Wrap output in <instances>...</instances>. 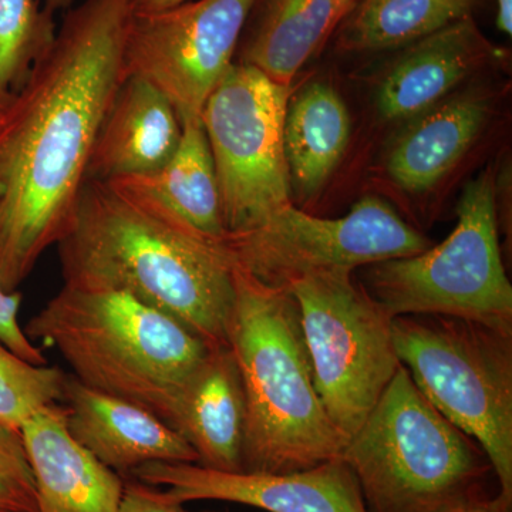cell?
Segmentation results:
<instances>
[{"label": "cell", "mask_w": 512, "mask_h": 512, "mask_svg": "<svg viewBox=\"0 0 512 512\" xmlns=\"http://www.w3.org/2000/svg\"><path fill=\"white\" fill-rule=\"evenodd\" d=\"M39 512H119L124 481L70 436L66 407L52 403L20 429Z\"/></svg>", "instance_id": "cell-15"}, {"label": "cell", "mask_w": 512, "mask_h": 512, "mask_svg": "<svg viewBox=\"0 0 512 512\" xmlns=\"http://www.w3.org/2000/svg\"><path fill=\"white\" fill-rule=\"evenodd\" d=\"M119 512H187L184 505L173 500L165 491L141 481H124Z\"/></svg>", "instance_id": "cell-27"}, {"label": "cell", "mask_w": 512, "mask_h": 512, "mask_svg": "<svg viewBox=\"0 0 512 512\" xmlns=\"http://www.w3.org/2000/svg\"><path fill=\"white\" fill-rule=\"evenodd\" d=\"M288 289L301 313L320 402L349 440L402 366L394 318L353 281L352 272L306 276Z\"/></svg>", "instance_id": "cell-8"}, {"label": "cell", "mask_w": 512, "mask_h": 512, "mask_svg": "<svg viewBox=\"0 0 512 512\" xmlns=\"http://www.w3.org/2000/svg\"><path fill=\"white\" fill-rule=\"evenodd\" d=\"M484 97L466 94L421 116L396 141L387 173L404 191L431 190L466 154L487 123Z\"/></svg>", "instance_id": "cell-20"}, {"label": "cell", "mask_w": 512, "mask_h": 512, "mask_svg": "<svg viewBox=\"0 0 512 512\" xmlns=\"http://www.w3.org/2000/svg\"><path fill=\"white\" fill-rule=\"evenodd\" d=\"M131 477L178 503L227 501L268 512H367L352 468L343 458L292 473L218 471L190 463H148Z\"/></svg>", "instance_id": "cell-12"}, {"label": "cell", "mask_w": 512, "mask_h": 512, "mask_svg": "<svg viewBox=\"0 0 512 512\" xmlns=\"http://www.w3.org/2000/svg\"><path fill=\"white\" fill-rule=\"evenodd\" d=\"M183 123L154 84L127 74L94 143L87 180L111 181L157 173L173 158Z\"/></svg>", "instance_id": "cell-14"}, {"label": "cell", "mask_w": 512, "mask_h": 512, "mask_svg": "<svg viewBox=\"0 0 512 512\" xmlns=\"http://www.w3.org/2000/svg\"><path fill=\"white\" fill-rule=\"evenodd\" d=\"M453 512H512L510 510H505L504 507H501L500 504L497 503V500L494 498H490V500L480 501V503H474L470 505H466V507L458 508V510Z\"/></svg>", "instance_id": "cell-30"}, {"label": "cell", "mask_w": 512, "mask_h": 512, "mask_svg": "<svg viewBox=\"0 0 512 512\" xmlns=\"http://www.w3.org/2000/svg\"><path fill=\"white\" fill-rule=\"evenodd\" d=\"M258 18L241 47L238 63L249 64L281 84L325 45L348 16L353 0H258Z\"/></svg>", "instance_id": "cell-19"}, {"label": "cell", "mask_w": 512, "mask_h": 512, "mask_svg": "<svg viewBox=\"0 0 512 512\" xmlns=\"http://www.w3.org/2000/svg\"><path fill=\"white\" fill-rule=\"evenodd\" d=\"M66 373L57 366H37L0 342V426L20 431L43 407L63 400Z\"/></svg>", "instance_id": "cell-24"}, {"label": "cell", "mask_w": 512, "mask_h": 512, "mask_svg": "<svg viewBox=\"0 0 512 512\" xmlns=\"http://www.w3.org/2000/svg\"><path fill=\"white\" fill-rule=\"evenodd\" d=\"M232 266L227 339L247 404L242 471L292 473L342 458L349 440L316 392L298 303Z\"/></svg>", "instance_id": "cell-3"}, {"label": "cell", "mask_w": 512, "mask_h": 512, "mask_svg": "<svg viewBox=\"0 0 512 512\" xmlns=\"http://www.w3.org/2000/svg\"><path fill=\"white\" fill-rule=\"evenodd\" d=\"M64 285L117 289L228 346L234 266L220 244L184 231L119 185L86 180L56 244Z\"/></svg>", "instance_id": "cell-2"}, {"label": "cell", "mask_w": 512, "mask_h": 512, "mask_svg": "<svg viewBox=\"0 0 512 512\" xmlns=\"http://www.w3.org/2000/svg\"><path fill=\"white\" fill-rule=\"evenodd\" d=\"M497 28L504 35H512V0H497Z\"/></svg>", "instance_id": "cell-29"}, {"label": "cell", "mask_w": 512, "mask_h": 512, "mask_svg": "<svg viewBox=\"0 0 512 512\" xmlns=\"http://www.w3.org/2000/svg\"><path fill=\"white\" fill-rule=\"evenodd\" d=\"M291 86L232 63L201 111L228 235L251 231L291 202L284 121Z\"/></svg>", "instance_id": "cell-9"}, {"label": "cell", "mask_w": 512, "mask_h": 512, "mask_svg": "<svg viewBox=\"0 0 512 512\" xmlns=\"http://www.w3.org/2000/svg\"><path fill=\"white\" fill-rule=\"evenodd\" d=\"M256 0H197L133 13L127 74L143 77L173 103L181 123L201 119L205 101L232 66Z\"/></svg>", "instance_id": "cell-11"}, {"label": "cell", "mask_w": 512, "mask_h": 512, "mask_svg": "<svg viewBox=\"0 0 512 512\" xmlns=\"http://www.w3.org/2000/svg\"><path fill=\"white\" fill-rule=\"evenodd\" d=\"M0 512H39L35 476L20 431L0 426Z\"/></svg>", "instance_id": "cell-25"}, {"label": "cell", "mask_w": 512, "mask_h": 512, "mask_svg": "<svg viewBox=\"0 0 512 512\" xmlns=\"http://www.w3.org/2000/svg\"><path fill=\"white\" fill-rule=\"evenodd\" d=\"M62 402L70 436L120 476L157 461L198 464L194 448L170 424L73 375L66 376Z\"/></svg>", "instance_id": "cell-13"}, {"label": "cell", "mask_w": 512, "mask_h": 512, "mask_svg": "<svg viewBox=\"0 0 512 512\" xmlns=\"http://www.w3.org/2000/svg\"><path fill=\"white\" fill-rule=\"evenodd\" d=\"M456 228L437 247L367 265L366 289L393 318L440 315L512 330V286L501 259L490 171L464 187Z\"/></svg>", "instance_id": "cell-7"}, {"label": "cell", "mask_w": 512, "mask_h": 512, "mask_svg": "<svg viewBox=\"0 0 512 512\" xmlns=\"http://www.w3.org/2000/svg\"><path fill=\"white\" fill-rule=\"evenodd\" d=\"M342 458L367 512H453L497 495L483 448L427 402L403 365Z\"/></svg>", "instance_id": "cell-5"}, {"label": "cell", "mask_w": 512, "mask_h": 512, "mask_svg": "<svg viewBox=\"0 0 512 512\" xmlns=\"http://www.w3.org/2000/svg\"><path fill=\"white\" fill-rule=\"evenodd\" d=\"M74 2L76 0H45V9L49 10L50 13H55L57 10L69 9Z\"/></svg>", "instance_id": "cell-31"}, {"label": "cell", "mask_w": 512, "mask_h": 512, "mask_svg": "<svg viewBox=\"0 0 512 512\" xmlns=\"http://www.w3.org/2000/svg\"><path fill=\"white\" fill-rule=\"evenodd\" d=\"M207 512H221V511H207Z\"/></svg>", "instance_id": "cell-33"}, {"label": "cell", "mask_w": 512, "mask_h": 512, "mask_svg": "<svg viewBox=\"0 0 512 512\" xmlns=\"http://www.w3.org/2000/svg\"><path fill=\"white\" fill-rule=\"evenodd\" d=\"M25 333L59 350L80 383L170 426L188 380L215 348L130 293L67 285L29 320Z\"/></svg>", "instance_id": "cell-4"}, {"label": "cell", "mask_w": 512, "mask_h": 512, "mask_svg": "<svg viewBox=\"0 0 512 512\" xmlns=\"http://www.w3.org/2000/svg\"><path fill=\"white\" fill-rule=\"evenodd\" d=\"M473 0H363L340 32L355 52L400 49L467 18Z\"/></svg>", "instance_id": "cell-22"}, {"label": "cell", "mask_w": 512, "mask_h": 512, "mask_svg": "<svg viewBox=\"0 0 512 512\" xmlns=\"http://www.w3.org/2000/svg\"><path fill=\"white\" fill-rule=\"evenodd\" d=\"M188 0H133L134 12L154 13L183 5Z\"/></svg>", "instance_id": "cell-28"}, {"label": "cell", "mask_w": 512, "mask_h": 512, "mask_svg": "<svg viewBox=\"0 0 512 512\" xmlns=\"http://www.w3.org/2000/svg\"><path fill=\"white\" fill-rule=\"evenodd\" d=\"M133 0H84L0 119V286L19 291L72 222L94 143L127 76Z\"/></svg>", "instance_id": "cell-1"}, {"label": "cell", "mask_w": 512, "mask_h": 512, "mask_svg": "<svg viewBox=\"0 0 512 512\" xmlns=\"http://www.w3.org/2000/svg\"><path fill=\"white\" fill-rule=\"evenodd\" d=\"M487 56V42L470 16L413 43L380 84V116L387 120L419 116L470 76Z\"/></svg>", "instance_id": "cell-17"}, {"label": "cell", "mask_w": 512, "mask_h": 512, "mask_svg": "<svg viewBox=\"0 0 512 512\" xmlns=\"http://www.w3.org/2000/svg\"><path fill=\"white\" fill-rule=\"evenodd\" d=\"M56 33L53 13L36 0H0V90L19 92Z\"/></svg>", "instance_id": "cell-23"}, {"label": "cell", "mask_w": 512, "mask_h": 512, "mask_svg": "<svg viewBox=\"0 0 512 512\" xmlns=\"http://www.w3.org/2000/svg\"><path fill=\"white\" fill-rule=\"evenodd\" d=\"M232 265L271 288L330 272L420 254L431 241L386 201L365 197L342 218H320L293 204L274 212L258 227L222 241Z\"/></svg>", "instance_id": "cell-10"}, {"label": "cell", "mask_w": 512, "mask_h": 512, "mask_svg": "<svg viewBox=\"0 0 512 512\" xmlns=\"http://www.w3.org/2000/svg\"><path fill=\"white\" fill-rule=\"evenodd\" d=\"M111 183L195 237L220 245L227 238L220 185L201 119L183 124L180 146L160 171Z\"/></svg>", "instance_id": "cell-18"}, {"label": "cell", "mask_w": 512, "mask_h": 512, "mask_svg": "<svg viewBox=\"0 0 512 512\" xmlns=\"http://www.w3.org/2000/svg\"><path fill=\"white\" fill-rule=\"evenodd\" d=\"M13 96L15 93L3 92L0 90V119H2L3 114L6 113V110L9 109L10 103H12Z\"/></svg>", "instance_id": "cell-32"}, {"label": "cell", "mask_w": 512, "mask_h": 512, "mask_svg": "<svg viewBox=\"0 0 512 512\" xmlns=\"http://www.w3.org/2000/svg\"><path fill=\"white\" fill-rule=\"evenodd\" d=\"M350 140V119L342 97L329 84H308L289 100L284 154L291 190L312 200L328 183Z\"/></svg>", "instance_id": "cell-21"}, {"label": "cell", "mask_w": 512, "mask_h": 512, "mask_svg": "<svg viewBox=\"0 0 512 512\" xmlns=\"http://www.w3.org/2000/svg\"><path fill=\"white\" fill-rule=\"evenodd\" d=\"M247 404L229 346L212 348L188 380L173 421L198 456V464L218 471H242Z\"/></svg>", "instance_id": "cell-16"}, {"label": "cell", "mask_w": 512, "mask_h": 512, "mask_svg": "<svg viewBox=\"0 0 512 512\" xmlns=\"http://www.w3.org/2000/svg\"><path fill=\"white\" fill-rule=\"evenodd\" d=\"M22 293H8L0 286V342L5 343L15 355L32 365L45 366L47 359L42 350L33 345L25 329L19 323V309Z\"/></svg>", "instance_id": "cell-26"}, {"label": "cell", "mask_w": 512, "mask_h": 512, "mask_svg": "<svg viewBox=\"0 0 512 512\" xmlns=\"http://www.w3.org/2000/svg\"><path fill=\"white\" fill-rule=\"evenodd\" d=\"M393 342L427 402L483 448L512 511V330L440 315L393 319Z\"/></svg>", "instance_id": "cell-6"}]
</instances>
